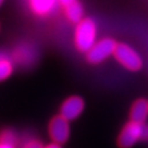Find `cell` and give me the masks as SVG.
<instances>
[{"mask_svg":"<svg viewBox=\"0 0 148 148\" xmlns=\"http://www.w3.org/2000/svg\"><path fill=\"white\" fill-rule=\"evenodd\" d=\"M3 2V0H0V5H1V3Z\"/></svg>","mask_w":148,"mask_h":148,"instance_id":"e0dca14e","label":"cell"},{"mask_svg":"<svg viewBox=\"0 0 148 148\" xmlns=\"http://www.w3.org/2000/svg\"><path fill=\"white\" fill-rule=\"evenodd\" d=\"M5 55H3V54H2V53H0V60H1V59H2V58H5Z\"/></svg>","mask_w":148,"mask_h":148,"instance_id":"2e32d148","label":"cell"},{"mask_svg":"<svg viewBox=\"0 0 148 148\" xmlns=\"http://www.w3.org/2000/svg\"><path fill=\"white\" fill-rule=\"evenodd\" d=\"M139 140H148V125L130 121L122 128L117 145L120 148H131Z\"/></svg>","mask_w":148,"mask_h":148,"instance_id":"7a4b0ae2","label":"cell"},{"mask_svg":"<svg viewBox=\"0 0 148 148\" xmlns=\"http://www.w3.org/2000/svg\"><path fill=\"white\" fill-rule=\"evenodd\" d=\"M0 140L1 142H8V143L16 144V135L11 132V131H5L0 136Z\"/></svg>","mask_w":148,"mask_h":148,"instance_id":"8fae6325","label":"cell"},{"mask_svg":"<svg viewBox=\"0 0 148 148\" xmlns=\"http://www.w3.org/2000/svg\"><path fill=\"white\" fill-rule=\"evenodd\" d=\"M57 1H58V3L62 5L63 8H65V7H67V5H71L75 1H77V0H57Z\"/></svg>","mask_w":148,"mask_h":148,"instance_id":"5bb4252c","label":"cell"},{"mask_svg":"<svg viewBox=\"0 0 148 148\" xmlns=\"http://www.w3.org/2000/svg\"><path fill=\"white\" fill-rule=\"evenodd\" d=\"M66 18L73 23H78L84 19V7L81 5L79 1H75L71 5L64 8Z\"/></svg>","mask_w":148,"mask_h":148,"instance_id":"ba28073f","label":"cell"},{"mask_svg":"<svg viewBox=\"0 0 148 148\" xmlns=\"http://www.w3.org/2000/svg\"><path fill=\"white\" fill-rule=\"evenodd\" d=\"M113 56L117 63L131 71H138L143 67V59L140 55L125 43H117Z\"/></svg>","mask_w":148,"mask_h":148,"instance_id":"3957f363","label":"cell"},{"mask_svg":"<svg viewBox=\"0 0 148 148\" xmlns=\"http://www.w3.org/2000/svg\"><path fill=\"white\" fill-rule=\"evenodd\" d=\"M48 132L51 138L56 144H64L68 140L70 135V128H69V121L66 120L62 115L55 116L49 123Z\"/></svg>","mask_w":148,"mask_h":148,"instance_id":"5b68a950","label":"cell"},{"mask_svg":"<svg viewBox=\"0 0 148 148\" xmlns=\"http://www.w3.org/2000/svg\"><path fill=\"white\" fill-rule=\"evenodd\" d=\"M97 24L90 19L85 18L77 23L75 30V45L78 51L87 53L97 42Z\"/></svg>","mask_w":148,"mask_h":148,"instance_id":"6da1fadb","label":"cell"},{"mask_svg":"<svg viewBox=\"0 0 148 148\" xmlns=\"http://www.w3.org/2000/svg\"><path fill=\"white\" fill-rule=\"evenodd\" d=\"M117 43L111 37H104L95 43V45L87 52V60L92 65L104 62L113 55Z\"/></svg>","mask_w":148,"mask_h":148,"instance_id":"277c9868","label":"cell"},{"mask_svg":"<svg viewBox=\"0 0 148 148\" xmlns=\"http://www.w3.org/2000/svg\"><path fill=\"white\" fill-rule=\"evenodd\" d=\"M84 108H85V102L82 98L73 95L64 101L60 108V115L68 121H73L82 113Z\"/></svg>","mask_w":148,"mask_h":148,"instance_id":"8992f818","label":"cell"},{"mask_svg":"<svg viewBox=\"0 0 148 148\" xmlns=\"http://www.w3.org/2000/svg\"><path fill=\"white\" fill-rule=\"evenodd\" d=\"M148 117V101L138 99L134 101L130 111V120L137 123H145Z\"/></svg>","mask_w":148,"mask_h":148,"instance_id":"52a82bcc","label":"cell"},{"mask_svg":"<svg viewBox=\"0 0 148 148\" xmlns=\"http://www.w3.org/2000/svg\"><path fill=\"white\" fill-rule=\"evenodd\" d=\"M57 0H30L32 10L37 14H47L53 9L54 5Z\"/></svg>","mask_w":148,"mask_h":148,"instance_id":"9c48e42d","label":"cell"},{"mask_svg":"<svg viewBox=\"0 0 148 148\" xmlns=\"http://www.w3.org/2000/svg\"><path fill=\"white\" fill-rule=\"evenodd\" d=\"M44 148H62V147L59 146V144L54 143V144H51V145H48V146H46V147H44Z\"/></svg>","mask_w":148,"mask_h":148,"instance_id":"9a60e30c","label":"cell"},{"mask_svg":"<svg viewBox=\"0 0 148 148\" xmlns=\"http://www.w3.org/2000/svg\"><path fill=\"white\" fill-rule=\"evenodd\" d=\"M23 148H44L43 147V145L41 144V142H38L36 139H32L30 142H27Z\"/></svg>","mask_w":148,"mask_h":148,"instance_id":"7c38bea8","label":"cell"},{"mask_svg":"<svg viewBox=\"0 0 148 148\" xmlns=\"http://www.w3.org/2000/svg\"><path fill=\"white\" fill-rule=\"evenodd\" d=\"M0 148H16V144L8 143V142H1L0 140Z\"/></svg>","mask_w":148,"mask_h":148,"instance_id":"4fadbf2b","label":"cell"},{"mask_svg":"<svg viewBox=\"0 0 148 148\" xmlns=\"http://www.w3.org/2000/svg\"><path fill=\"white\" fill-rule=\"evenodd\" d=\"M13 70V65L9 58H2L0 60V81L7 79Z\"/></svg>","mask_w":148,"mask_h":148,"instance_id":"30bf717a","label":"cell"}]
</instances>
